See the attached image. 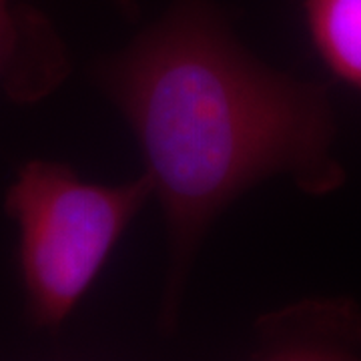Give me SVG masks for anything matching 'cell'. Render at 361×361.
<instances>
[{
    "instance_id": "cell-1",
    "label": "cell",
    "mask_w": 361,
    "mask_h": 361,
    "mask_svg": "<svg viewBox=\"0 0 361 361\" xmlns=\"http://www.w3.org/2000/svg\"><path fill=\"white\" fill-rule=\"evenodd\" d=\"M94 78L135 133L167 221L165 334L209 227L237 197L271 177L317 197L345 180L327 87L257 61L209 0H177Z\"/></svg>"
},
{
    "instance_id": "cell-2",
    "label": "cell",
    "mask_w": 361,
    "mask_h": 361,
    "mask_svg": "<svg viewBox=\"0 0 361 361\" xmlns=\"http://www.w3.org/2000/svg\"><path fill=\"white\" fill-rule=\"evenodd\" d=\"M153 195L145 173L121 185L80 179L65 163L28 161L4 197L18 227V271L32 325L59 329Z\"/></svg>"
},
{
    "instance_id": "cell-3",
    "label": "cell",
    "mask_w": 361,
    "mask_h": 361,
    "mask_svg": "<svg viewBox=\"0 0 361 361\" xmlns=\"http://www.w3.org/2000/svg\"><path fill=\"white\" fill-rule=\"evenodd\" d=\"M71 73V56L39 11L0 0V90L16 103H37Z\"/></svg>"
},
{
    "instance_id": "cell-4",
    "label": "cell",
    "mask_w": 361,
    "mask_h": 361,
    "mask_svg": "<svg viewBox=\"0 0 361 361\" xmlns=\"http://www.w3.org/2000/svg\"><path fill=\"white\" fill-rule=\"evenodd\" d=\"M257 357H361V310L351 301L317 299L269 313L257 322Z\"/></svg>"
},
{
    "instance_id": "cell-5",
    "label": "cell",
    "mask_w": 361,
    "mask_h": 361,
    "mask_svg": "<svg viewBox=\"0 0 361 361\" xmlns=\"http://www.w3.org/2000/svg\"><path fill=\"white\" fill-rule=\"evenodd\" d=\"M303 11L323 65L361 92V0H303Z\"/></svg>"
},
{
    "instance_id": "cell-6",
    "label": "cell",
    "mask_w": 361,
    "mask_h": 361,
    "mask_svg": "<svg viewBox=\"0 0 361 361\" xmlns=\"http://www.w3.org/2000/svg\"><path fill=\"white\" fill-rule=\"evenodd\" d=\"M115 2L121 6V11L127 14L129 18H133V16L137 14V4H135V0H115Z\"/></svg>"
}]
</instances>
